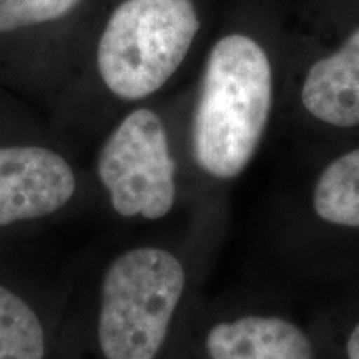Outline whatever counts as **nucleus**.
<instances>
[{"mask_svg": "<svg viewBox=\"0 0 359 359\" xmlns=\"http://www.w3.org/2000/svg\"><path fill=\"white\" fill-rule=\"evenodd\" d=\"M346 356L348 359H359V321L353 327L351 333H349L346 343Z\"/></svg>", "mask_w": 359, "mask_h": 359, "instance_id": "obj_11", "label": "nucleus"}, {"mask_svg": "<svg viewBox=\"0 0 359 359\" xmlns=\"http://www.w3.org/2000/svg\"><path fill=\"white\" fill-rule=\"evenodd\" d=\"M97 177L110 206L122 218L158 222L177 203V161L168 135L154 110L137 109L107 137Z\"/></svg>", "mask_w": 359, "mask_h": 359, "instance_id": "obj_4", "label": "nucleus"}, {"mask_svg": "<svg viewBox=\"0 0 359 359\" xmlns=\"http://www.w3.org/2000/svg\"><path fill=\"white\" fill-rule=\"evenodd\" d=\"M198 29L191 0H125L98 43L102 82L122 100L154 95L185 60Z\"/></svg>", "mask_w": 359, "mask_h": 359, "instance_id": "obj_3", "label": "nucleus"}, {"mask_svg": "<svg viewBox=\"0 0 359 359\" xmlns=\"http://www.w3.org/2000/svg\"><path fill=\"white\" fill-rule=\"evenodd\" d=\"M79 0H0V32L64 17Z\"/></svg>", "mask_w": 359, "mask_h": 359, "instance_id": "obj_10", "label": "nucleus"}, {"mask_svg": "<svg viewBox=\"0 0 359 359\" xmlns=\"http://www.w3.org/2000/svg\"><path fill=\"white\" fill-rule=\"evenodd\" d=\"M79 190L70 161L40 145L0 147V228L52 217Z\"/></svg>", "mask_w": 359, "mask_h": 359, "instance_id": "obj_5", "label": "nucleus"}, {"mask_svg": "<svg viewBox=\"0 0 359 359\" xmlns=\"http://www.w3.org/2000/svg\"><path fill=\"white\" fill-rule=\"evenodd\" d=\"M311 206L326 224L359 230V147L321 170L313 185Z\"/></svg>", "mask_w": 359, "mask_h": 359, "instance_id": "obj_8", "label": "nucleus"}, {"mask_svg": "<svg viewBox=\"0 0 359 359\" xmlns=\"http://www.w3.org/2000/svg\"><path fill=\"white\" fill-rule=\"evenodd\" d=\"M210 359H314L311 339L278 314H243L210 327Z\"/></svg>", "mask_w": 359, "mask_h": 359, "instance_id": "obj_6", "label": "nucleus"}, {"mask_svg": "<svg viewBox=\"0 0 359 359\" xmlns=\"http://www.w3.org/2000/svg\"><path fill=\"white\" fill-rule=\"evenodd\" d=\"M273 103V72L266 52L246 35L215 43L205 65L191 125V151L215 180L238 178L251 163Z\"/></svg>", "mask_w": 359, "mask_h": 359, "instance_id": "obj_1", "label": "nucleus"}, {"mask_svg": "<svg viewBox=\"0 0 359 359\" xmlns=\"http://www.w3.org/2000/svg\"><path fill=\"white\" fill-rule=\"evenodd\" d=\"M303 107L320 122L338 128L359 125V29L306 74Z\"/></svg>", "mask_w": 359, "mask_h": 359, "instance_id": "obj_7", "label": "nucleus"}, {"mask_svg": "<svg viewBox=\"0 0 359 359\" xmlns=\"http://www.w3.org/2000/svg\"><path fill=\"white\" fill-rule=\"evenodd\" d=\"M187 268L173 251L142 245L122 251L98 290L97 341L105 359H155L185 298Z\"/></svg>", "mask_w": 359, "mask_h": 359, "instance_id": "obj_2", "label": "nucleus"}, {"mask_svg": "<svg viewBox=\"0 0 359 359\" xmlns=\"http://www.w3.org/2000/svg\"><path fill=\"white\" fill-rule=\"evenodd\" d=\"M47 333L37 309L0 281V359H45Z\"/></svg>", "mask_w": 359, "mask_h": 359, "instance_id": "obj_9", "label": "nucleus"}]
</instances>
